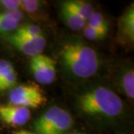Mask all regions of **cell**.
<instances>
[{
    "label": "cell",
    "mask_w": 134,
    "mask_h": 134,
    "mask_svg": "<svg viewBox=\"0 0 134 134\" xmlns=\"http://www.w3.org/2000/svg\"><path fill=\"white\" fill-rule=\"evenodd\" d=\"M60 56L65 66L77 77H91L98 70L99 62L97 52L82 43L65 44L61 50Z\"/></svg>",
    "instance_id": "cell-1"
},
{
    "label": "cell",
    "mask_w": 134,
    "mask_h": 134,
    "mask_svg": "<svg viewBox=\"0 0 134 134\" xmlns=\"http://www.w3.org/2000/svg\"><path fill=\"white\" fill-rule=\"evenodd\" d=\"M82 111L92 116L117 117L123 111L122 99L112 91L98 87L82 94L79 98Z\"/></svg>",
    "instance_id": "cell-2"
},
{
    "label": "cell",
    "mask_w": 134,
    "mask_h": 134,
    "mask_svg": "<svg viewBox=\"0 0 134 134\" xmlns=\"http://www.w3.org/2000/svg\"><path fill=\"white\" fill-rule=\"evenodd\" d=\"M73 124L71 114L61 107L52 106L34 123L37 134H65Z\"/></svg>",
    "instance_id": "cell-3"
},
{
    "label": "cell",
    "mask_w": 134,
    "mask_h": 134,
    "mask_svg": "<svg viewBox=\"0 0 134 134\" xmlns=\"http://www.w3.org/2000/svg\"><path fill=\"white\" fill-rule=\"evenodd\" d=\"M10 104L37 108L44 103L45 98L40 88L34 85H20L14 87L9 94Z\"/></svg>",
    "instance_id": "cell-4"
},
{
    "label": "cell",
    "mask_w": 134,
    "mask_h": 134,
    "mask_svg": "<svg viewBox=\"0 0 134 134\" xmlns=\"http://www.w3.org/2000/svg\"><path fill=\"white\" fill-rule=\"evenodd\" d=\"M30 70L35 80L42 85H50L56 79V62L49 56L39 54L31 58Z\"/></svg>",
    "instance_id": "cell-5"
},
{
    "label": "cell",
    "mask_w": 134,
    "mask_h": 134,
    "mask_svg": "<svg viewBox=\"0 0 134 134\" xmlns=\"http://www.w3.org/2000/svg\"><path fill=\"white\" fill-rule=\"evenodd\" d=\"M7 39L16 49L31 58L42 54V52L46 44L44 35L34 37H21L12 34L7 37Z\"/></svg>",
    "instance_id": "cell-6"
},
{
    "label": "cell",
    "mask_w": 134,
    "mask_h": 134,
    "mask_svg": "<svg viewBox=\"0 0 134 134\" xmlns=\"http://www.w3.org/2000/svg\"><path fill=\"white\" fill-rule=\"evenodd\" d=\"M31 119L28 108L14 104H0V119L4 124L13 126H22Z\"/></svg>",
    "instance_id": "cell-7"
},
{
    "label": "cell",
    "mask_w": 134,
    "mask_h": 134,
    "mask_svg": "<svg viewBox=\"0 0 134 134\" xmlns=\"http://www.w3.org/2000/svg\"><path fill=\"white\" fill-rule=\"evenodd\" d=\"M22 18L23 13L19 10L12 12H0V32L16 31L19 26Z\"/></svg>",
    "instance_id": "cell-8"
},
{
    "label": "cell",
    "mask_w": 134,
    "mask_h": 134,
    "mask_svg": "<svg viewBox=\"0 0 134 134\" xmlns=\"http://www.w3.org/2000/svg\"><path fill=\"white\" fill-rule=\"evenodd\" d=\"M61 14L65 24L71 30L79 31L86 25V21L73 12L65 2L62 4V7H61Z\"/></svg>",
    "instance_id": "cell-9"
},
{
    "label": "cell",
    "mask_w": 134,
    "mask_h": 134,
    "mask_svg": "<svg viewBox=\"0 0 134 134\" xmlns=\"http://www.w3.org/2000/svg\"><path fill=\"white\" fill-rule=\"evenodd\" d=\"M119 27L121 32L130 40L134 39V5L128 7L119 20Z\"/></svg>",
    "instance_id": "cell-10"
},
{
    "label": "cell",
    "mask_w": 134,
    "mask_h": 134,
    "mask_svg": "<svg viewBox=\"0 0 134 134\" xmlns=\"http://www.w3.org/2000/svg\"><path fill=\"white\" fill-rule=\"evenodd\" d=\"M65 4L71 8V9L79 15L83 19L87 22L94 13L95 10L92 5L88 2L81 1V0H71V1H65Z\"/></svg>",
    "instance_id": "cell-11"
},
{
    "label": "cell",
    "mask_w": 134,
    "mask_h": 134,
    "mask_svg": "<svg viewBox=\"0 0 134 134\" xmlns=\"http://www.w3.org/2000/svg\"><path fill=\"white\" fill-rule=\"evenodd\" d=\"M123 90L125 91L127 97L133 99L134 98V71L132 69L125 71L121 79Z\"/></svg>",
    "instance_id": "cell-12"
},
{
    "label": "cell",
    "mask_w": 134,
    "mask_h": 134,
    "mask_svg": "<svg viewBox=\"0 0 134 134\" xmlns=\"http://www.w3.org/2000/svg\"><path fill=\"white\" fill-rule=\"evenodd\" d=\"M86 25L96 29V30L103 31V32L106 34L108 32V24H107V21L104 18V16L98 12H94V13L92 15V17L90 18V19L86 22Z\"/></svg>",
    "instance_id": "cell-13"
},
{
    "label": "cell",
    "mask_w": 134,
    "mask_h": 134,
    "mask_svg": "<svg viewBox=\"0 0 134 134\" xmlns=\"http://www.w3.org/2000/svg\"><path fill=\"white\" fill-rule=\"evenodd\" d=\"M13 34L21 37H34L43 35L41 28L36 25H24L21 26L19 25Z\"/></svg>",
    "instance_id": "cell-14"
},
{
    "label": "cell",
    "mask_w": 134,
    "mask_h": 134,
    "mask_svg": "<svg viewBox=\"0 0 134 134\" xmlns=\"http://www.w3.org/2000/svg\"><path fill=\"white\" fill-rule=\"evenodd\" d=\"M17 71H15L14 67H13L10 71H8L4 76L2 77V79L0 80V92L10 89L12 87L15 86V85L17 84Z\"/></svg>",
    "instance_id": "cell-15"
},
{
    "label": "cell",
    "mask_w": 134,
    "mask_h": 134,
    "mask_svg": "<svg viewBox=\"0 0 134 134\" xmlns=\"http://www.w3.org/2000/svg\"><path fill=\"white\" fill-rule=\"evenodd\" d=\"M83 33H84L85 37L89 40H101L104 39L106 36V33L96 30L87 25L83 28Z\"/></svg>",
    "instance_id": "cell-16"
},
{
    "label": "cell",
    "mask_w": 134,
    "mask_h": 134,
    "mask_svg": "<svg viewBox=\"0 0 134 134\" xmlns=\"http://www.w3.org/2000/svg\"><path fill=\"white\" fill-rule=\"evenodd\" d=\"M40 5L39 1L36 0H21V10H25L28 15L33 16L37 12Z\"/></svg>",
    "instance_id": "cell-17"
},
{
    "label": "cell",
    "mask_w": 134,
    "mask_h": 134,
    "mask_svg": "<svg viewBox=\"0 0 134 134\" xmlns=\"http://www.w3.org/2000/svg\"><path fill=\"white\" fill-rule=\"evenodd\" d=\"M0 5L4 8V10L12 12L21 9V0H1Z\"/></svg>",
    "instance_id": "cell-18"
},
{
    "label": "cell",
    "mask_w": 134,
    "mask_h": 134,
    "mask_svg": "<svg viewBox=\"0 0 134 134\" xmlns=\"http://www.w3.org/2000/svg\"><path fill=\"white\" fill-rule=\"evenodd\" d=\"M13 66L9 61L4 60V59H0V80L2 79V77L4 76L5 73L10 71V69L13 68Z\"/></svg>",
    "instance_id": "cell-19"
},
{
    "label": "cell",
    "mask_w": 134,
    "mask_h": 134,
    "mask_svg": "<svg viewBox=\"0 0 134 134\" xmlns=\"http://www.w3.org/2000/svg\"><path fill=\"white\" fill-rule=\"evenodd\" d=\"M15 134H36V133H33V132H28V131H20V132H16Z\"/></svg>",
    "instance_id": "cell-20"
},
{
    "label": "cell",
    "mask_w": 134,
    "mask_h": 134,
    "mask_svg": "<svg viewBox=\"0 0 134 134\" xmlns=\"http://www.w3.org/2000/svg\"><path fill=\"white\" fill-rule=\"evenodd\" d=\"M68 134H85V133H82V132H70Z\"/></svg>",
    "instance_id": "cell-21"
}]
</instances>
